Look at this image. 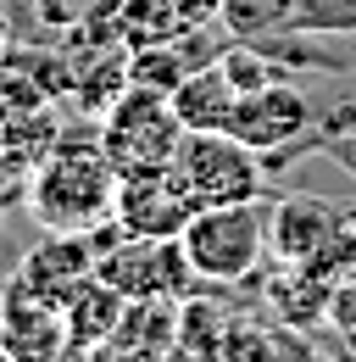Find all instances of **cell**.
Listing matches in <instances>:
<instances>
[{
  "label": "cell",
  "mask_w": 356,
  "mask_h": 362,
  "mask_svg": "<svg viewBox=\"0 0 356 362\" xmlns=\"http://www.w3.org/2000/svg\"><path fill=\"white\" fill-rule=\"evenodd\" d=\"M178 245L189 273L206 290H239L251 284L267 257V212L262 201H228V206H195L178 228Z\"/></svg>",
  "instance_id": "cell-2"
},
{
  "label": "cell",
  "mask_w": 356,
  "mask_h": 362,
  "mask_svg": "<svg viewBox=\"0 0 356 362\" xmlns=\"http://www.w3.org/2000/svg\"><path fill=\"white\" fill-rule=\"evenodd\" d=\"M112 201H117V168L100 151V134L84 129L78 134L61 129L23 179V212L50 234H89L112 223Z\"/></svg>",
  "instance_id": "cell-1"
},
{
  "label": "cell",
  "mask_w": 356,
  "mask_h": 362,
  "mask_svg": "<svg viewBox=\"0 0 356 362\" xmlns=\"http://www.w3.org/2000/svg\"><path fill=\"white\" fill-rule=\"evenodd\" d=\"M178 351V301L173 296H145L129 301L112 340L100 346V357H123V362H162Z\"/></svg>",
  "instance_id": "cell-12"
},
{
  "label": "cell",
  "mask_w": 356,
  "mask_h": 362,
  "mask_svg": "<svg viewBox=\"0 0 356 362\" xmlns=\"http://www.w3.org/2000/svg\"><path fill=\"white\" fill-rule=\"evenodd\" d=\"M340 223H345V212H340L334 201H323V195H307V189L278 195L273 212H267V251H273L278 262L307 268L312 257L340 234Z\"/></svg>",
  "instance_id": "cell-10"
},
{
  "label": "cell",
  "mask_w": 356,
  "mask_h": 362,
  "mask_svg": "<svg viewBox=\"0 0 356 362\" xmlns=\"http://www.w3.org/2000/svg\"><path fill=\"white\" fill-rule=\"evenodd\" d=\"M0 296H6V273H0Z\"/></svg>",
  "instance_id": "cell-22"
},
{
  "label": "cell",
  "mask_w": 356,
  "mask_h": 362,
  "mask_svg": "<svg viewBox=\"0 0 356 362\" xmlns=\"http://www.w3.org/2000/svg\"><path fill=\"white\" fill-rule=\"evenodd\" d=\"M167 168L195 206H228V201H262L267 195L262 156L228 129H184Z\"/></svg>",
  "instance_id": "cell-4"
},
{
  "label": "cell",
  "mask_w": 356,
  "mask_h": 362,
  "mask_svg": "<svg viewBox=\"0 0 356 362\" xmlns=\"http://www.w3.org/2000/svg\"><path fill=\"white\" fill-rule=\"evenodd\" d=\"M317 129V106H312L295 78H278V84H262V90H245L234 100V117H228V134L245 139L256 156H262L267 179L307 156V139Z\"/></svg>",
  "instance_id": "cell-6"
},
{
  "label": "cell",
  "mask_w": 356,
  "mask_h": 362,
  "mask_svg": "<svg viewBox=\"0 0 356 362\" xmlns=\"http://www.w3.org/2000/svg\"><path fill=\"white\" fill-rule=\"evenodd\" d=\"M345 218H351V228H356V206H351V212H345Z\"/></svg>",
  "instance_id": "cell-21"
},
{
  "label": "cell",
  "mask_w": 356,
  "mask_h": 362,
  "mask_svg": "<svg viewBox=\"0 0 356 362\" xmlns=\"http://www.w3.org/2000/svg\"><path fill=\"white\" fill-rule=\"evenodd\" d=\"M89 234H95V279H106L129 301H145V296H173L178 301L201 284L189 273L178 234H129L117 223H100Z\"/></svg>",
  "instance_id": "cell-3"
},
{
  "label": "cell",
  "mask_w": 356,
  "mask_h": 362,
  "mask_svg": "<svg viewBox=\"0 0 356 362\" xmlns=\"http://www.w3.org/2000/svg\"><path fill=\"white\" fill-rule=\"evenodd\" d=\"M189 212H195V201L184 195V184L173 179V168L117 179L112 223L129 228V234H178V228L189 223Z\"/></svg>",
  "instance_id": "cell-11"
},
{
  "label": "cell",
  "mask_w": 356,
  "mask_h": 362,
  "mask_svg": "<svg viewBox=\"0 0 356 362\" xmlns=\"http://www.w3.org/2000/svg\"><path fill=\"white\" fill-rule=\"evenodd\" d=\"M17 206H23V179H6L0 173V240H6V223H11Z\"/></svg>",
  "instance_id": "cell-20"
},
{
  "label": "cell",
  "mask_w": 356,
  "mask_h": 362,
  "mask_svg": "<svg viewBox=\"0 0 356 362\" xmlns=\"http://www.w3.org/2000/svg\"><path fill=\"white\" fill-rule=\"evenodd\" d=\"M278 279H267V307L273 323H290V329H312V323H328V296H334V279L295 262H278Z\"/></svg>",
  "instance_id": "cell-14"
},
{
  "label": "cell",
  "mask_w": 356,
  "mask_h": 362,
  "mask_svg": "<svg viewBox=\"0 0 356 362\" xmlns=\"http://www.w3.org/2000/svg\"><path fill=\"white\" fill-rule=\"evenodd\" d=\"M123 307H129V296H117L106 279L78 284L73 301L61 307V317H67V357H100V346L112 340Z\"/></svg>",
  "instance_id": "cell-13"
},
{
  "label": "cell",
  "mask_w": 356,
  "mask_h": 362,
  "mask_svg": "<svg viewBox=\"0 0 356 362\" xmlns=\"http://www.w3.org/2000/svg\"><path fill=\"white\" fill-rule=\"evenodd\" d=\"M290 28H307V34H356V0H295Z\"/></svg>",
  "instance_id": "cell-18"
},
{
  "label": "cell",
  "mask_w": 356,
  "mask_h": 362,
  "mask_svg": "<svg viewBox=\"0 0 356 362\" xmlns=\"http://www.w3.org/2000/svg\"><path fill=\"white\" fill-rule=\"evenodd\" d=\"M89 279H95V234H50L44 228L11 268V284H23L28 296H40L50 307H67L73 290Z\"/></svg>",
  "instance_id": "cell-8"
},
{
  "label": "cell",
  "mask_w": 356,
  "mask_h": 362,
  "mask_svg": "<svg viewBox=\"0 0 356 362\" xmlns=\"http://www.w3.org/2000/svg\"><path fill=\"white\" fill-rule=\"evenodd\" d=\"M328 323L356 334V268L345 279H334V296H328Z\"/></svg>",
  "instance_id": "cell-19"
},
{
  "label": "cell",
  "mask_w": 356,
  "mask_h": 362,
  "mask_svg": "<svg viewBox=\"0 0 356 362\" xmlns=\"http://www.w3.org/2000/svg\"><path fill=\"white\" fill-rule=\"evenodd\" d=\"M218 17L234 40H256V34H273V28H290L295 0H222Z\"/></svg>",
  "instance_id": "cell-17"
},
{
  "label": "cell",
  "mask_w": 356,
  "mask_h": 362,
  "mask_svg": "<svg viewBox=\"0 0 356 362\" xmlns=\"http://www.w3.org/2000/svg\"><path fill=\"white\" fill-rule=\"evenodd\" d=\"M0 357L11 362H56L67 357V317L40 296H28L23 284H11L6 273V296H0Z\"/></svg>",
  "instance_id": "cell-9"
},
{
  "label": "cell",
  "mask_w": 356,
  "mask_h": 362,
  "mask_svg": "<svg viewBox=\"0 0 356 362\" xmlns=\"http://www.w3.org/2000/svg\"><path fill=\"white\" fill-rule=\"evenodd\" d=\"M61 134V112L56 95L34 67L6 62L0 67V173L6 179H28L34 162L56 145Z\"/></svg>",
  "instance_id": "cell-7"
},
{
  "label": "cell",
  "mask_w": 356,
  "mask_h": 362,
  "mask_svg": "<svg viewBox=\"0 0 356 362\" xmlns=\"http://www.w3.org/2000/svg\"><path fill=\"white\" fill-rule=\"evenodd\" d=\"M239 307H222L218 296H206V284H195L189 296H178V351L173 357H222L228 323Z\"/></svg>",
  "instance_id": "cell-16"
},
{
  "label": "cell",
  "mask_w": 356,
  "mask_h": 362,
  "mask_svg": "<svg viewBox=\"0 0 356 362\" xmlns=\"http://www.w3.org/2000/svg\"><path fill=\"white\" fill-rule=\"evenodd\" d=\"M167 100H173V112H178L184 129H228L239 90L228 84V73L212 62V67H195L189 78H178V90L167 95Z\"/></svg>",
  "instance_id": "cell-15"
},
{
  "label": "cell",
  "mask_w": 356,
  "mask_h": 362,
  "mask_svg": "<svg viewBox=\"0 0 356 362\" xmlns=\"http://www.w3.org/2000/svg\"><path fill=\"white\" fill-rule=\"evenodd\" d=\"M95 134H100V151L112 156L117 179H129V173H156V168L173 162L178 139H184V123H178L173 100L162 90L129 84V90L100 112Z\"/></svg>",
  "instance_id": "cell-5"
}]
</instances>
